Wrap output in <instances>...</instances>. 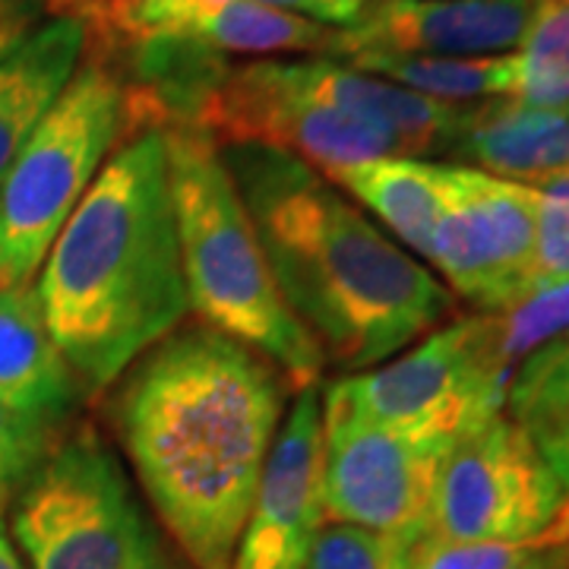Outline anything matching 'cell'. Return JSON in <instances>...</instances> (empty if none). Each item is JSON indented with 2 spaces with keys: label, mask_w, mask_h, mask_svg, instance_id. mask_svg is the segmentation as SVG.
<instances>
[{
  "label": "cell",
  "mask_w": 569,
  "mask_h": 569,
  "mask_svg": "<svg viewBox=\"0 0 569 569\" xmlns=\"http://www.w3.org/2000/svg\"><path fill=\"white\" fill-rule=\"evenodd\" d=\"M114 430L156 519L190 569H231L288 377L203 323L178 326L118 380Z\"/></svg>",
  "instance_id": "cell-1"
},
{
  "label": "cell",
  "mask_w": 569,
  "mask_h": 569,
  "mask_svg": "<svg viewBox=\"0 0 569 569\" xmlns=\"http://www.w3.org/2000/svg\"><path fill=\"white\" fill-rule=\"evenodd\" d=\"M219 149L276 284L326 365L361 373L443 326L452 291L346 190L279 149Z\"/></svg>",
  "instance_id": "cell-2"
},
{
  "label": "cell",
  "mask_w": 569,
  "mask_h": 569,
  "mask_svg": "<svg viewBox=\"0 0 569 569\" xmlns=\"http://www.w3.org/2000/svg\"><path fill=\"white\" fill-rule=\"evenodd\" d=\"M41 310L89 392L114 387L190 313L164 127L123 142L36 276Z\"/></svg>",
  "instance_id": "cell-3"
},
{
  "label": "cell",
  "mask_w": 569,
  "mask_h": 569,
  "mask_svg": "<svg viewBox=\"0 0 569 569\" xmlns=\"http://www.w3.org/2000/svg\"><path fill=\"white\" fill-rule=\"evenodd\" d=\"M164 137L190 313L263 355L288 383L317 387L323 351L279 291L222 149L187 123H168Z\"/></svg>",
  "instance_id": "cell-4"
},
{
  "label": "cell",
  "mask_w": 569,
  "mask_h": 569,
  "mask_svg": "<svg viewBox=\"0 0 569 569\" xmlns=\"http://www.w3.org/2000/svg\"><path fill=\"white\" fill-rule=\"evenodd\" d=\"M149 127H164L159 99L102 58H82L0 181V288L36 282L108 159Z\"/></svg>",
  "instance_id": "cell-5"
},
{
  "label": "cell",
  "mask_w": 569,
  "mask_h": 569,
  "mask_svg": "<svg viewBox=\"0 0 569 569\" xmlns=\"http://www.w3.org/2000/svg\"><path fill=\"white\" fill-rule=\"evenodd\" d=\"M10 538L26 569H190L164 545L121 459L92 427L58 440L22 481Z\"/></svg>",
  "instance_id": "cell-6"
},
{
  "label": "cell",
  "mask_w": 569,
  "mask_h": 569,
  "mask_svg": "<svg viewBox=\"0 0 569 569\" xmlns=\"http://www.w3.org/2000/svg\"><path fill=\"white\" fill-rule=\"evenodd\" d=\"M332 383L370 421L411 440L452 443L503 415L512 370L497 355L490 313H468L383 365Z\"/></svg>",
  "instance_id": "cell-7"
},
{
  "label": "cell",
  "mask_w": 569,
  "mask_h": 569,
  "mask_svg": "<svg viewBox=\"0 0 569 569\" xmlns=\"http://www.w3.org/2000/svg\"><path fill=\"white\" fill-rule=\"evenodd\" d=\"M430 531L452 541H569V497L507 411L449 443L437 471Z\"/></svg>",
  "instance_id": "cell-8"
},
{
  "label": "cell",
  "mask_w": 569,
  "mask_h": 569,
  "mask_svg": "<svg viewBox=\"0 0 569 569\" xmlns=\"http://www.w3.org/2000/svg\"><path fill=\"white\" fill-rule=\"evenodd\" d=\"M183 123L197 127L216 146H266L288 152L323 178L348 164L402 156L399 142L373 123L301 92L279 58L222 70Z\"/></svg>",
  "instance_id": "cell-9"
},
{
  "label": "cell",
  "mask_w": 569,
  "mask_h": 569,
  "mask_svg": "<svg viewBox=\"0 0 569 569\" xmlns=\"http://www.w3.org/2000/svg\"><path fill=\"white\" fill-rule=\"evenodd\" d=\"M323 402V509L342 522L415 545L430 531L437 471L449 443L411 440L370 421L336 389Z\"/></svg>",
  "instance_id": "cell-10"
},
{
  "label": "cell",
  "mask_w": 569,
  "mask_h": 569,
  "mask_svg": "<svg viewBox=\"0 0 569 569\" xmlns=\"http://www.w3.org/2000/svg\"><path fill=\"white\" fill-rule=\"evenodd\" d=\"M538 187L471 164H447V203L427 263L478 313L522 305L531 291Z\"/></svg>",
  "instance_id": "cell-11"
},
{
  "label": "cell",
  "mask_w": 569,
  "mask_h": 569,
  "mask_svg": "<svg viewBox=\"0 0 569 569\" xmlns=\"http://www.w3.org/2000/svg\"><path fill=\"white\" fill-rule=\"evenodd\" d=\"M323 526V402L320 387H305L269 449L231 569H305Z\"/></svg>",
  "instance_id": "cell-12"
},
{
  "label": "cell",
  "mask_w": 569,
  "mask_h": 569,
  "mask_svg": "<svg viewBox=\"0 0 569 569\" xmlns=\"http://www.w3.org/2000/svg\"><path fill=\"white\" fill-rule=\"evenodd\" d=\"M535 0H380L346 29H332L329 61L355 54L497 58L512 54L529 29Z\"/></svg>",
  "instance_id": "cell-13"
},
{
  "label": "cell",
  "mask_w": 569,
  "mask_h": 569,
  "mask_svg": "<svg viewBox=\"0 0 569 569\" xmlns=\"http://www.w3.org/2000/svg\"><path fill=\"white\" fill-rule=\"evenodd\" d=\"M82 392L48 329L36 284L0 288V408L61 421Z\"/></svg>",
  "instance_id": "cell-14"
},
{
  "label": "cell",
  "mask_w": 569,
  "mask_h": 569,
  "mask_svg": "<svg viewBox=\"0 0 569 569\" xmlns=\"http://www.w3.org/2000/svg\"><path fill=\"white\" fill-rule=\"evenodd\" d=\"M452 152L471 168L529 187H569V111L493 99L471 108Z\"/></svg>",
  "instance_id": "cell-15"
},
{
  "label": "cell",
  "mask_w": 569,
  "mask_h": 569,
  "mask_svg": "<svg viewBox=\"0 0 569 569\" xmlns=\"http://www.w3.org/2000/svg\"><path fill=\"white\" fill-rule=\"evenodd\" d=\"M89 51V26L80 17L58 13L39 22L0 61V181L20 149L58 102Z\"/></svg>",
  "instance_id": "cell-16"
},
{
  "label": "cell",
  "mask_w": 569,
  "mask_h": 569,
  "mask_svg": "<svg viewBox=\"0 0 569 569\" xmlns=\"http://www.w3.org/2000/svg\"><path fill=\"white\" fill-rule=\"evenodd\" d=\"M329 181L346 190L392 241L427 263L430 238L447 203V164L387 156L348 164Z\"/></svg>",
  "instance_id": "cell-17"
},
{
  "label": "cell",
  "mask_w": 569,
  "mask_h": 569,
  "mask_svg": "<svg viewBox=\"0 0 569 569\" xmlns=\"http://www.w3.org/2000/svg\"><path fill=\"white\" fill-rule=\"evenodd\" d=\"M329 26L266 7L260 0H224L181 22L164 39L190 41L209 54H250L269 61L276 54H323Z\"/></svg>",
  "instance_id": "cell-18"
},
{
  "label": "cell",
  "mask_w": 569,
  "mask_h": 569,
  "mask_svg": "<svg viewBox=\"0 0 569 569\" xmlns=\"http://www.w3.org/2000/svg\"><path fill=\"white\" fill-rule=\"evenodd\" d=\"M509 418L529 433L569 497V339H553L529 355L507 392Z\"/></svg>",
  "instance_id": "cell-19"
},
{
  "label": "cell",
  "mask_w": 569,
  "mask_h": 569,
  "mask_svg": "<svg viewBox=\"0 0 569 569\" xmlns=\"http://www.w3.org/2000/svg\"><path fill=\"white\" fill-rule=\"evenodd\" d=\"M348 67L447 104L507 99L512 54L497 58H418V54H355Z\"/></svg>",
  "instance_id": "cell-20"
},
{
  "label": "cell",
  "mask_w": 569,
  "mask_h": 569,
  "mask_svg": "<svg viewBox=\"0 0 569 569\" xmlns=\"http://www.w3.org/2000/svg\"><path fill=\"white\" fill-rule=\"evenodd\" d=\"M507 99L569 111V0H535L522 44L512 51Z\"/></svg>",
  "instance_id": "cell-21"
},
{
  "label": "cell",
  "mask_w": 569,
  "mask_h": 569,
  "mask_svg": "<svg viewBox=\"0 0 569 569\" xmlns=\"http://www.w3.org/2000/svg\"><path fill=\"white\" fill-rule=\"evenodd\" d=\"M406 541L377 535V531L326 522L305 569H406L408 560Z\"/></svg>",
  "instance_id": "cell-22"
},
{
  "label": "cell",
  "mask_w": 569,
  "mask_h": 569,
  "mask_svg": "<svg viewBox=\"0 0 569 569\" xmlns=\"http://www.w3.org/2000/svg\"><path fill=\"white\" fill-rule=\"evenodd\" d=\"M569 284V187H545L535 203L531 295ZM529 295V298H531Z\"/></svg>",
  "instance_id": "cell-23"
},
{
  "label": "cell",
  "mask_w": 569,
  "mask_h": 569,
  "mask_svg": "<svg viewBox=\"0 0 569 569\" xmlns=\"http://www.w3.org/2000/svg\"><path fill=\"white\" fill-rule=\"evenodd\" d=\"M535 548L541 545L452 541L427 531L408 548L406 569H519Z\"/></svg>",
  "instance_id": "cell-24"
},
{
  "label": "cell",
  "mask_w": 569,
  "mask_h": 569,
  "mask_svg": "<svg viewBox=\"0 0 569 569\" xmlns=\"http://www.w3.org/2000/svg\"><path fill=\"white\" fill-rule=\"evenodd\" d=\"M58 421L0 408V490L26 481L54 449Z\"/></svg>",
  "instance_id": "cell-25"
},
{
  "label": "cell",
  "mask_w": 569,
  "mask_h": 569,
  "mask_svg": "<svg viewBox=\"0 0 569 569\" xmlns=\"http://www.w3.org/2000/svg\"><path fill=\"white\" fill-rule=\"evenodd\" d=\"M216 3L224 0H137L127 10H121L114 20L104 26L102 32H96L99 39H123L127 44L133 41L164 39L171 36L181 22L190 17L203 13Z\"/></svg>",
  "instance_id": "cell-26"
},
{
  "label": "cell",
  "mask_w": 569,
  "mask_h": 569,
  "mask_svg": "<svg viewBox=\"0 0 569 569\" xmlns=\"http://www.w3.org/2000/svg\"><path fill=\"white\" fill-rule=\"evenodd\" d=\"M260 3L320 22V26H342V29L367 10V0H260Z\"/></svg>",
  "instance_id": "cell-27"
},
{
  "label": "cell",
  "mask_w": 569,
  "mask_h": 569,
  "mask_svg": "<svg viewBox=\"0 0 569 569\" xmlns=\"http://www.w3.org/2000/svg\"><path fill=\"white\" fill-rule=\"evenodd\" d=\"M41 20V0H0V61Z\"/></svg>",
  "instance_id": "cell-28"
},
{
  "label": "cell",
  "mask_w": 569,
  "mask_h": 569,
  "mask_svg": "<svg viewBox=\"0 0 569 569\" xmlns=\"http://www.w3.org/2000/svg\"><path fill=\"white\" fill-rule=\"evenodd\" d=\"M54 3H61L63 13L80 17V20L89 26V36H96V32H102L104 26L114 20L121 10H127V7L137 3V0H54Z\"/></svg>",
  "instance_id": "cell-29"
},
{
  "label": "cell",
  "mask_w": 569,
  "mask_h": 569,
  "mask_svg": "<svg viewBox=\"0 0 569 569\" xmlns=\"http://www.w3.org/2000/svg\"><path fill=\"white\" fill-rule=\"evenodd\" d=\"M519 569H569V541L535 548Z\"/></svg>",
  "instance_id": "cell-30"
},
{
  "label": "cell",
  "mask_w": 569,
  "mask_h": 569,
  "mask_svg": "<svg viewBox=\"0 0 569 569\" xmlns=\"http://www.w3.org/2000/svg\"><path fill=\"white\" fill-rule=\"evenodd\" d=\"M0 569H26L20 550H17L13 538H10V531H7V526H3V519H0Z\"/></svg>",
  "instance_id": "cell-31"
},
{
  "label": "cell",
  "mask_w": 569,
  "mask_h": 569,
  "mask_svg": "<svg viewBox=\"0 0 569 569\" xmlns=\"http://www.w3.org/2000/svg\"><path fill=\"white\" fill-rule=\"evenodd\" d=\"M567 339H569V332H567Z\"/></svg>",
  "instance_id": "cell-32"
},
{
  "label": "cell",
  "mask_w": 569,
  "mask_h": 569,
  "mask_svg": "<svg viewBox=\"0 0 569 569\" xmlns=\"http://www.w3.org/2000/svg\"><path fill=\"white\" fill-rule=\"evenodd\" d=\"M377 3H380V0H377Z\"/></svg>",
  "instance_id": "cell-33"
}]
</instances>
